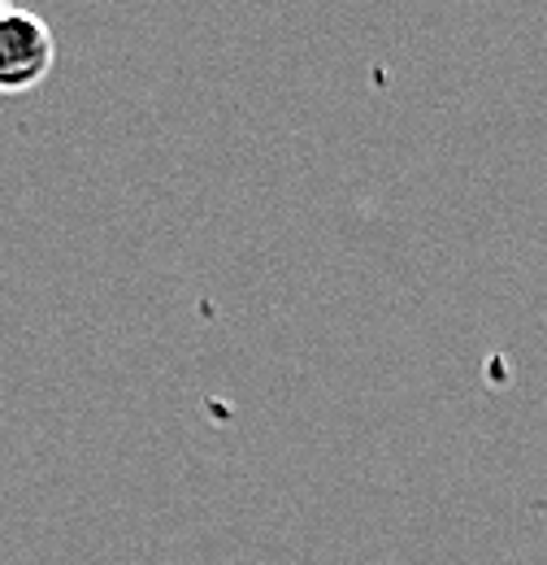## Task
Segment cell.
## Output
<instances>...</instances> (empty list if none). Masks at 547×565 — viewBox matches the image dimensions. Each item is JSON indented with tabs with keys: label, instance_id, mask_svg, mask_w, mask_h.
Returning <instances> with one entry per match:
<instances>
[{
	"label": "cell",
	"instance_id": "obj_1",
	"mask_svg": "<svg viewBox=\"0 0 547 565\" xmlns=\"http://www.w3.org/2000/svg\"><path fill=\"white\" fill-rule=\"evenodd\" d=\"M57 66V35L53 26L18 4L0 9V96H26Z\"/></svg>",
	"mask_w": 547,
	"mask_h": 565
},
{
	"label": "cell",
	"instance_id": "obj_2",
	"mask_svg": "<svg viewBox=\"0 0 547 565\" xmlns=\"http://www.w3.org/2000/svg\"><path fill=\"white\" fill-rule=\"evenodd\" d=\"M0 9H4V4H0Z\"/></svg>",
	"mask_w": 547,
	"mask_h": 565
}]
</instances>
